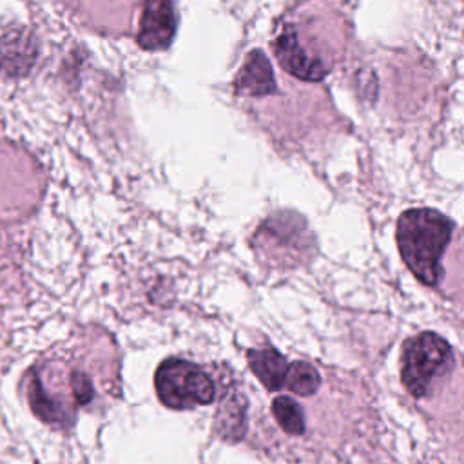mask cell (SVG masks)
Wrapping results in <instances>:
<instances>
[{"label":"cell","instance_id":"cell-7","mask_svg":"<svg viewBox=\"0 0 464 464\" xmlns=\"http://www.w3.org/2000/svg\"><path fill=\"white\" fill-rule=\"evenodd\" d=\"M276 91L272 65L265 53L250 51L236 76V92L246 96H266Z\"/></svg>","mask_w":464,"mask_h":464},{"label":"cell","instance_id":"cell-1","mask_svg":"<svg viewBox=\"0 0 464 464\" xmlns=\"http://www.w3.org/2000/svg\"><path fill=\"white\" fill-rule=\"evenodd\" d=\"M453 221L433 208H410L397 219V246L411 274L424 285L439 283L440 257L451 239Z\"/></svg>","mask_w":464,"mask_h":464},{"label":"cell","instance_id":"cell-6","mask_svg":"<svg viewBox=\"0 0 464 464\" xmlns=\"http://www.w3.org/2000/svg\"><path fill=\"white\" fill-rule=\"evenodd\" d=\"M176 33V16L170 0H143L138 44L147 51L169 47Z\"/></svg>","mask_w":464,"mask_h":464},{"label":"cell","instance_id":"cell-9","mask_svg":"<svg viewBox=\"0 0 464 464\" xmlns=\"http://www.w3.org/2000/svg\"><path fill=\"white\" fill-rule=\"evenodd\" d=\"M245 401L239 393L232 392L228 395H223L221 406L218 411V430L223 439L227 440H237L245 433Z\"/></svg>","mask_w":464,"mask_h":464},{"label":"cell","instance_id":"cell-8","mask_svg":"<svg viewBox=\"0 0 464 464\" xmlns=\"http://www.w3.org/2000/svg\"><path fill=\"white\" fill-rule=\"evenodd\" d=\"M246 359H248L250 370L257 375V379L266 390L276 392L285 384L290 364L277 350L270 346L261 350H250L246 353Z\"/></svg>","mask_w":464,"mask_h":464},{"label":"cell","instance_id":"cell-4","mask_svg":"<svg viewBox=\"0 0 464 464\" xmlns=\"http://www.w3.org/2000/svg\"><path fill=\"white\" fill-rule=\"evenodd\" d=\"M310 42V36L306 40L301 38L294 25L286 24L274 38V56L279 65L292 76L308 82H319L326 76L332 65L315 51Z\"/></svg>","mask_w":464,"mask_h":464},{"label":"cell","instance_id":"cell-11","mask_svg":"<svg viewBox=\"0 0 464 464\" xmlns=\"http://www.w3.org/2000/svg\"><path fill=\"white\" fill-rule=\"evenodd\" d=\"M272 413L277 420V424L292 435H299L304 431V419H303V411L297 406V402L290 397H276L272 402Z\"/></svg>","mask_w":464,"mask_h":464},{"label":"cell","instance_id":"cell-10","mask_svg":"<svg viewBox=\"0 0 464 464\" xmlns=\"http://www.w3.org/2000/svg\"><path fill=\"white\" fill-rule=\"evenodd\" d=\"M319 384H321V377L312 364H308L304 361H295L288 366L285 386L290 392H294L301 397H308L317 392Z\"/></svg>","mask_w":464,"mask_h":464},{"label":"cell","instance_id":"cell-2","mask_svg":"<svg viewBox=\"0 0 464 464\" xmlns=\"http://www.w3.org/2000/svg\"><path fill=\"white\" fill-rule=\"evenodd\" d=\"M158 399L172 410H190L210 404L216 399V386L210 375L194 362L183 359H165L154 375Z\"/></svg>","mask_w":464,"mask_h":464},{"label":"cell","instance_id":"cell-3","mask_svg":"<svg viewBox=\"0 0 464 464\" xmlns=\"http://www.w3.org/2000/svg\"><path fill=\"white\" fill-rule=\"evenodd\" d=\"M451 364V350L446 339L433 332H422L404 343L401 379L413 397L428 392L433 377Z\"/></svg>","mask_w":464,"mask_h":464},{"label":"cell","instance_id":"cell-5","mask_svg":"<svg viewBox=\"0 0 464 464\" xmlns=\"http://www.w3.org/2000/svg\"><path fill=\"white\" fill-rule=\"evenodd\" d=\"M38 56L34 34L22 25L0 29V74L9 78L25 76Z\"/></svg>","mask_w":464,"mask_h":464}]
</instances>
